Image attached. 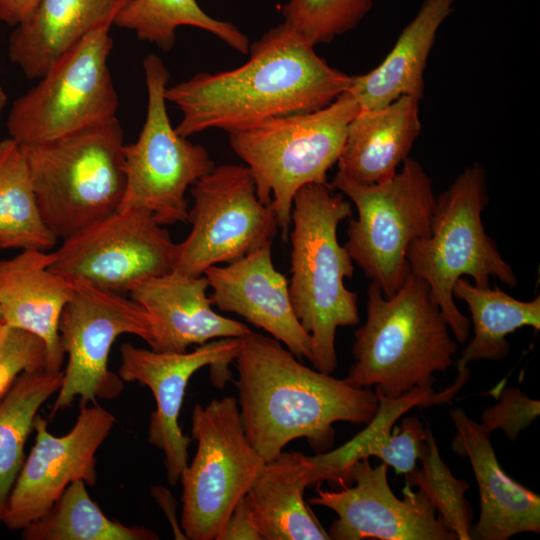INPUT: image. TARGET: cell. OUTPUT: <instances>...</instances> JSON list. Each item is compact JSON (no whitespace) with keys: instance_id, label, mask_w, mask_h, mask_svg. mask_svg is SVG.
Returning <instances> with one entry per match:
<instances>
[{"instance_id":"31","label":"cell","mask_w":540,"mask_h":540,"mask_svg":"<svg viewBox=\"0 0 540 540\" xmlns=\"http://www.w3.org/2000/svg\"><path fill=\"white\" fill-rule=\"evenodd\" d=\"M22 531L25 540H156L152 530L109 519L91 499L86 483L68 485L55 504Z\"/></svg>"},{"instance_id":"37","label":"cell","mask_w":540,"mask_h":540,"mask_svg":"<svg viewBox=\"0 0 540 540\" xmlns=\"http://www.w3.org/2000/svg\"><path fill=\"white\" fill-rule=\"evenodd\" d=\"M40 0H0V22L16 27L36 8Z\"/></svg>"},{"instance_id":"25","label":"cell","mask_w":540,"mask_h":540,"mask_svg":"<svg viewBox=\"0 0 540 540\" xmlns=\"http://www.w3.org/2000/svg\"><path fill=\"white\" fill-rule=\"evenodd\" d=\"M454 1L423 0L383 61L366 74L352 76L348 91L361 110L381 109L402 96L422 99L426 63Z\"/></svg>"},{"instance_id":"8","label":"cell","mask_w":540,"mask_h":540,"mask_svg":"<svg viewBox=\"0 0 540 540\" xmlns=\"http://www.w3.org/2000/svg\"><path fill=\"white\" fill-rule=\"evenodd\" d=\"M330 186L357 209L344 245L352 261L391 297L411 272L409 245L430 233L436 204L432 179L418 161L407 157L401 171L385 182L361 184L337 172Z\"/></svg>"},{"instance_id":"20","label":"cell","mask_w":540,"mask_h":540,"mask_svg":"<svg viewBox=\"0 0 540 540\" xmlns=\"http://www.w3.org/2000/svg\"><path fill=\"white\" fill-rule=\"evenodd\" d=\"M455 429L452 449L468 458L478 485L480 514L470 540H507L540 533V496L508 476L500 466L490 434L461 408L449 411Z\"/></svg>"},{"instance_id":"19","label":"cell","mask_w":540,"mask_h":540,"mask_svg":"<svg viewBox=\"0 0 540 540\" xmlns=\"http://www.w3.org/2000/svg\"><path fill=\"white\" fill-rule=\"evenodd\" d=\"M204 276L212 289V305L243 317L283 343L299 360L312 362V337L294 313L289 281L274 266L272 242L226 265L211 266Z\"/></svg>"},{"instance_id":"16","label":"cell","mask_w":540,"mask_h":540,"mask_svg":"<svg viewBox=\"0 0 540 540\" xmlns=\"http://www.w3.org/2000/svg\"><path fill=\"white\" fill-rule=\"evenodd\" d=\"M387 474L386 464L373 467L365 458L350 469L348 482L354 486L316 489L308 503L337 515L329 527L330 539L458 540L423 492L413 491L406 483L400 499L391 490Z\"/></svg>"},{"instance_id":"23","label":"cell","mask_w":540,"mask_h":540,"mask_svg":"<svg viewBox=\"0 0 540 540\" xmlns=\"http://www.w3.org/2000/svg\"><path fill=\"white\" fill-rule=\"evenodd\" d=\"M127 0H40L14 27L8 56L27 79H39L72 46L98 27L113 25Z\"/></svg>"},{"instance_id":"2","label":"cell","mask_w":540,"mask_h":540,"mask_svg":"<svg viewBox=\"0 0 540 540\" xmlns=\"http://www.w3.org/2000/svg\"><path fill=\"white\" fill-rule=\"evenodd\" d=\"M234 361L244 432L265 462L300 438L326 452L335 423L366 425L378 409L375 391L305 366L273 337L253 331L241 337Z\"/></svg>"},{"instance_id":"17","label":"cell","mask_w":540,"mask_h":540,"mask_svg":"<svg viewBox=\"0 0 540 540\" xmlns=\"http://www.w3.org/2000/svg\"><path fill=\"white\" fill-rule=\"evenodd\" d=\"M240 338H219L199 345L191 352H161L138 348L130 343L120 347L118 375L124 382H138L153 393L156 409L152 412L148 440L164 453L168 482L176 485L188 464L191 438L184 435L178 418L184 394L192 375L210 366L215 385L223 386L228 365L239 351Z\"/></svg>"},{"instance_id":"1","label":"cell","mask_w":540,"mask_h":540,"mask_svg":"<svg viewBox=\"0 0 540 540\" xmlns=\"http://www.w3.org/2000/svg\"><path fill=\"white\" fill-rule=\"evenodd\" d=\"M243 65L202 72L167 86L165 99L182 113L176 132L190 137L218 128L226 132L267 119L314 111L350 89L352 76L327 64L286 23L250 44Z\"/></svg>"},{"instance_id":"39","label":"cell","mask_w":540,"mask_h":540,"mask_svg":"<svg viewBox=\"0 0 540 540\" xmlns=\"http://www.w3.org/2000/svg\"><path fill=\"white\" fill-rule=\"evenodd\" d=\"M2 322V314H1V310H0V323Z\"/></svg>"},{"instance_id":"34","label":"cell","mask_w":540,"mask_h":540,"mask_svg":"<svg viewBox=\"0 0 540 540\" xmlns=\"http://www.w3.org/2000/svg\"><path fill=\"white\" fill-rule=\"evenodd\" d=\"M48 368L45 342L28 331L0 323V401L25 371Z\"/></svg>"},{"instance_id":"10","label":"cell","mask_w":540,"mask_h":540,"mask_svg":"<svg viewBox=\"0 0 540 540\" xmlns=\"http://www.w3.org/2000/svg\"><path fill=\"white\" fill-rule=\"evenodd\" d=\"M191 432L197 449L180 476L181 530L186 539L216 540L265 461L245 435L235 397L196 404Z\"/></svg>"},{"instance_id":"28","label":"cell","mask_w":540,"mask_h":540,"mask_svg":"<svg viewBox=\"0 0 540 540\" xmlns=\"http://www.w3.org/2000/svg\"><path fill=\"white\" fill-rule=\"evenodd\" d=\"M63 371L40 367L23 372L0 401V523L25 460L24 447L40 407L62 385Z\"/></svg>"},{"instance_id":"22","label":"cell","mask_w":540,"mask_h":540,"mask_svg":"<svg viewBox=\"0 0 540 540\" xmlns=\"http://www.w3.org/2000/svg\"><path fill=\"white\" fill-rule=\"evenodd\" d=\"M55 252L22 250L0 261L2 322L40 337L48 368L61 370L65 351L59 334L61 313L74 293L73 283L53 272Z\"/></svg>"},{"instance_id":"35","label":"cell","mask_w":540,"mask_h":540,"mask_svg":"<svg viewBox=\"0 0 540 540\" xmlns=\"http://www.w3.org/2000/svg\"><path fill=\"white\" fill-rule=\"evenodd\" d=\"M540 415V401L530 398L519 388L505 387L495 405L481 414L480 425L490 435L500 429L509 440L515 441Z\"/></svg>"},{"instance_id":"27","label":"cell","mask_w":540,"mask_h":540,"mask_svg":"<svg viewBox=\"0 0 540 540\" xmlns=\"http://www.w3.org/2000/svg\"><path fill=\"white\" fill-rule=\"evenodd\" d=\"M454 298L464 301L471 314L474 336L462 350L458 361H501L510 350L507 336L523 327L540 329V296L518 300L494 288L479 287L464 277L453 287Z\"/></svg>"},{"instance_id":"6","label":"cell","mask_w":540,"mask_h":540,"mask_svg":"<svg viewBox=\"0 0 540 540\" xmlns=\"http://www.w3.org/2000/svg\"><path fill=\"white\" fill-rule=\"evenodd\" d=\"M124 132L117 119L32 145H20L42 218L66 239L117 212L126 185Z\"/></svg>"},{"instance_id":"24","label":"cell","mask_w":540,"mask_h":540,"mask_svg":"<svg viewBox=\"0 0 540 540\" xmlns=\"http://www.w3.org/2000/svg\"><path fill=\"white\" fill-rule=\"evenodd\" d=\"M419 102L402 96L381 109H360L348 126L338 173L366 185L393 178L420 134Z\"/></svg>"},{"instance_id":"38","label":"cell","mask_w":540,"mask_h":540,"mask_svg":"<svg viewBox=\"0 0 540 540\" xmlns=\"http://www.w3.org/2000/svg\"><path fill=\"white\" fill-rule=\"evenodd\" d=\"M7 101H8L7 94L5 90L0 86V116L2 112L4 111V109L6 108Z\"/></svg>"},{"instance_id":"30","label":"cell","mask_w":540,"mask_h":540,"mask_svg":"<svg viewBox=\"0 0 540 540\" xmlns=\"http://www.w3.org/2000/svg\"><path fill=\"white\" fill-rule=\"evenodd\" d=\"M113 25L133 31L139 40L169 52L181 26L207 31L235 51L246 54L249 38L233 23L208 15L196 0H127Z\"/></svg>"},{"instance_id":"15","label":"cell","mask_w":540,"mask_h":540,"mask_svg":"<svg viewBox=\"0 0 540 540\" xmlns=\"http://www.w3.org/2000/svg\"><path fill=\"white\" fill-rule=\"evenodd\" d=\"M115 423L114 415L95 403L80 407L72 429L55 436L37 414L35 443L11 489L1 523L12 531L23 530L43 516L72 482L95 485L96 452Z\"/></svg>"},{"instance_id":"4","label":"cell","mask_w":540,"mask_h":540,"mask_svg":"<svg viewBox=\"0 0 540 540\" xmlns=\"http://www.w3.org/2000/svg\"><path fill=\"white\" fill-rule=\"evenodd\" d=\"M351 216V203L330 184L305 185L293 198L289 295L298 321L312 337L311 363L327 374L337 369V328L360 321L357 293L344 283L353 276V261L337 237L339 223Z\"/></svg>"},{"instance_id":"21","label":"cell","mask_w":540,"mask_h":540,"mask_svg":"<svg viewBox=\"0 0 540 540\" xmlns=\"http://www.w3.org/2000/svg\"><path fill=\"white\" fill-rule=\"evenodd\" d=\"M209 282L174 271L136 283L128 292L149 314L151 349L186 352L219 338H241L252 330L244 323L224 317L212 308Z\"/></svg>"},{"instance_id":"13","label":"cell","mask_w":540,"mask_h":540,"mask_svg":"<svg viewBox=\"0 0 540 540\" xmlns=\"http://www.w3.org/2000/svg\"><path fill=\"white\" fill-rule=\"evenodd\" d=\"M74 293L65 305L59 334L68 355L62 385L50 416L70 406L76 397L80 407L96 399L112 400L124 389V381L108 368L111 347L123 334L152 344L147 311L122 294L100 290L85 282H72Z\"/></svg>"},{"instance_id":"26","label":"cell","mask_w":540,"mask_h":540,"mask_svg":"<svg viewBox=\"0 0 540 540\" xmlns=\"http://www.w3.org/2000/svg\"><path fill=\"white\" fill-rule=\"evenodd\" d=\"M310 485V463L304 454L282 451L263 464L244 496L262 540L330 539L304 500Z\"/></svg>"},{"instance_id":"14","label":"cell","mask_w":540,"mask_h":540,"mask_svg":"<svg viewBox=\"0 0 540 540\" xmlns=\"http://www.w3.org/2000/svg\"><path fill=\"white\" fill-rule=\"evenodd\" d=\"M175 248L151 212L121 209L64 239L50 269L70 282L121 294L171 272Z\"/></svg>"},{"instance_id":"5","label":"cell","mask_w":540,"mask_h":540,"mask_svg":"<svg viewBox=\"0 0 540 540\" xmlns=\"http://www.w3.org/2000/svg\"><path fill=\"white\" fill-rule=\"evenodd\" d=\"M359 110L346 91L323 108L228 132L233 151L251 172L258 198L274 209L284 240L295 194L308 184H329L327 172L338 162L348 126Z\"/></svg>"},{"instance_id":"18","label":"cell","mask_w":540,"mask_h":540,"mask_svg":"<svg viewBox=\"0 0 540 540\" xmlns=\"http://www.w3.org/2000/svg\"><path fill=\"white\" fill-rule=\"evenodd\" d=\"M457 378L445 390L436 393L432 387H416L398 398H388L375 392L378 409L366 427L351 440L336 449L307 456L311 485L333 481L344 486L352 466L359 460L377 457L396 475H407L418 466L427 438V426L416 417H404L400 426L395 422L412 408H426L450 402L470 376L467 365L457 363Z\"/></svg>"},{"instance_id":"12","label":"cell","mask_w":540,"mask_h":540,"mask_svg":"<svg viewBox=\"0 0 540 540\" xmlns=\"http://www.w3.org/2000/svg\"><path fill=\"white\" fill-rule=\"evenodd\" d=\"M193 206L189 235L176 244L173 270L200 277L211 266L231 263L267 242L279 226L274 209L263 204L247 166H215L190 187Z\"/></svg>"},{"instance_id":"11","label":"cell","mask_w":540,"mask_h":540,"mask_svg":"<svg viewBox=\"0 0 540 540\" xmlns=\"http://www.w3.org/2000/svg\"><path fill=\"white\" fill-rule=\"evenodd\" d=\"M147 111L135 142L125 144V192L119 210L145 209L159 224L185 223L186 191L215 164L205 147L179 135L166 108L169 72L156 54L143 60Z\"/></svg>"},{"instance_id":"29","label":"cell","mask_w":540,"mask_h":540,"mask_svg":"<svg viewBox=\"0 0 540 540\" xmlns=\"http://www.w3.org/2000/svg\"><path fill=\"white\" fill-rule=\"evenodd\" d=\"M57 240L42 218L20 145L0 140V249L47 251Z\"/></svg>"},{"instance_id":"36","label":"cell","mask_w":540,"mask_h":540,"mask_svg":"<svg viewBox=\"0 0 540 540\" xmlns=\"http://www.w3.org/2000/svg\"><path fill=\"white\" fill-rule=\"evenodd\" d=\"M216 540H262L251 520L244 497L235 506Z\"/></svg>"},{"instance_id":"9","label":"cell","mask_w":540,"mask_h":540,"mask_svg":"<svg viewBox=\"0 0 540 540\" xmlns=\"http://www.w3.org/2000/svg\"><path fill=\"white\" fill-rule=\"evenodd\" d=\"M111 26L86 35L14 100L6 123L9 138L19 145L39 144L116 118L119 98L108 65Z\"/></svg>"},{"instance_id":"7","label":"cell","mask_w":540,"mask_h":540,"mask_svg":"<svg viewBox=\"0 0 540 540\" xmlns=\"http://www.w3.org/2000/svg\"><path fill=\"white\" fill-rule=\"evenodd\" d=\"M488 201L485 170L473 163L436 197L429 235L413 240L406 253L411 273L428 284L461 344L468 339L470 320L455 304V282L469 276L476 286L489 287L490 278L496 277L509 287L517 286L513 268L485 232L482 212Z\"/></svg>"},{"instance_id":"33","label":"cell","mask_w":540,"mask_h":540,"mask_svg":"<svg viewBox=\"0 0 540 540\" xmlns=\"http://www.w3.org/2000/svg\"><path fill=\"white\" fill-rule=\"evenodd\" d=\"M372 6L373 0H288L281 13L284 23L315 47L355 29Z\"/></svg>"},{"instance_id":"3","label":"cell","mask_w":540,"mask_h":540,"mask_svg":"<svg viewBox=\"0 0 540 540\" xmlns=\"http://www.w3.org/2000/svg\"><path fill=\"white\" fill-rule=\"evenodd\" d=\"M354 336L355 362L344 379L358 388L375 386L388 398L432 387L434 374L449 369L458 349L428 284L411 272L389 298L369 284L366 320Z\"/></svg>"},{"instance_id":"32","label":"cell","mask_w":540,"mask_h":540,"mask_svg":"<svg viewBox=\"0 0 540 540\" xmlns=\"http://www.w3.org/2000/svg\"><path fill=\"white\" fill-rule=\"evenodd\" d=\"M419 462L420 467L405 475L406 483L427 496L438 516L458 540H470L473 515L465 497L470 486L456 478L443 461L429 426Z\"/></svg>"}]
</instances>
